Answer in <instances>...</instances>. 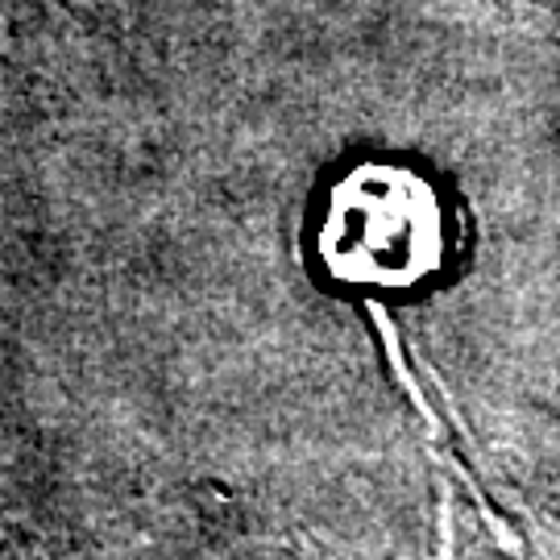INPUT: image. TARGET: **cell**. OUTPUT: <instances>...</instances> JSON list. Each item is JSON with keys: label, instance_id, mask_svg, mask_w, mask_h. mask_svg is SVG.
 <instances>
[{"label": "cell", "instance_id": "obj_1", "mask_svg": "<svg viewBox=\"0 0 560 560\" xmlns=\"http://www.w3.org/2000/svg\"><path fill=\"white\" fill-rule=\"evenodd\" d=\"M337 224L353 233L358 279L411 282L441 261V212L411 175H358L337 191Z\"/></svg>", "mask_w": 560, "mask_h": 560}]
</instances>
